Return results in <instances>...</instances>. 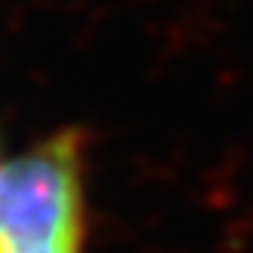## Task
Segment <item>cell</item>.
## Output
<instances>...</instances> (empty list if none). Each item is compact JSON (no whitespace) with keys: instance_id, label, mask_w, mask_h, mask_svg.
<instances>
[{"instance_id":"cell-1","label":"cell","mask_w":253,"mask_h":253,"mask_svg":"<svg viewBox=\"0 0 253 253\" xmlns=\"http://www.w3.org/2000/svg\"><path fill=\"white\" fill-rule=\"evenodd\" d=\"M80 140L61 131L0 165V253H80Z\"/></svg>"}]
</instances>
